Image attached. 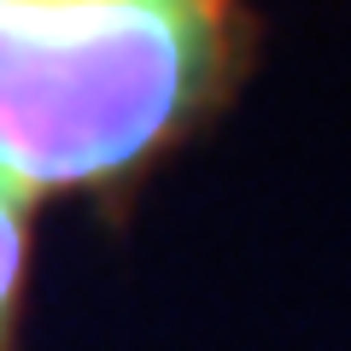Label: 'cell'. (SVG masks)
<instances>
[{
	"instance_id": "obj_1",
	"label": "cell",
	"mask_w": 351,
	"mask_h": 351,
	"mask_svg": "<svg viewBox=\"0 0 351 351\" xmlns=\"http://www.w3.org/2000/svg\"><path fill=\"white\" fill-rule=\"evenodd\" d=\"M252 41L217 0H0V193L117 205L228 106Z\"/></svg>"
},
{
	"instance_id": "obj_2",
	"label": "cell",
	"mask_w": 351,
	"mask_h": 351,
	"mask_svg": "<svg viewBox=\"0 0 351 351\" xmlns=\"http://www.w3.org/2000/svg\"><path fill=\"white\" fill-rule=\"evenodd\" d=\"M24 258H29V205H18L12 193H0V351L12 346Z\"/></svg>"
}]
</instances>
